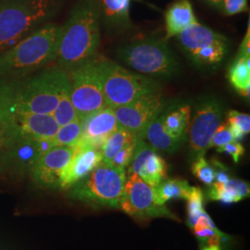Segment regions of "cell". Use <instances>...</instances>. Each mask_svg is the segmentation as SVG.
<instances>
[{
    "label": "cell",
    "instance_id": "obj_1",
    "mask_svg": "<svg viewBox=\"0 0 250 250\" xmlns=\"http://www.w3.org/2000/svg\"><path fill=\"white\" fill-rule=\"evenodd\" d=\"M70 86L69 73L58 68L24 77L0 78V114L51 115Z\"/></svg>",
    "mask_w": 250,
    "mask_h": 250
},
{
    "label": "cell",
    "instance_id": "obj_2",
    "mask_svg": "<svg viewBox=\"0 0 250 250\" xmlns=\"http://www.w3.org/2000/svg\"><path fill=\"white\" fill-rule=\"evenodd\" d=\"M101 10L94 0H81L60 29L57 60L66 72L89 62L100 42L99 20Z\"/></svg>",
    "mask_w": 250,
    "mask_h": 250
},
{
    "label": "cell",
    "instance_id": "obj_3",
    "mask_svg": "<svg viewBox=\"0 0 250 250\" xmlns=\"http://www.w3.org/2000/svg\"><path fill=\"white\" fill-rule=\"evenodd\" d=\"M61 27L46 23L0 53V78L34 74L57 60Z\"/></svg>",
    "mask_w": 250,
    "mask_h": 250
},
{
    "label": "cell",
    "instance_id": "obj_4",
    "mask_svg": "<svg viewBox=\"0 0 250 250\" xmlns=\"http://www.w3.org/2000/svg\"><path fill=\"white\" fill-rule=\"evenodd\" d=\"M62 0H0V53L56 15Z\"/></svg>",
    "mask_w": 250,
    "mask_h": 250
},
{
    "label": "cell",
    "instance_id": "obj_5",
    "mask_svg": "<svg viewBox=\"0 0 250 250\" xmlns=\"http://www.w3.org/2000/svg\"><path fill=\"white\" fill-rule=\"evenodd\" d=\"M125 182V169L101 161L86 177L72 187L71 196L91 206L117 208H120Z\"/></svg>",
    "mask_w": 250,
    "mask_h": 250
},
{
    "label": "cell",
    "instance_id": "obj_6",
    "mask_svg": "<svg viewBox=\"0 0 250 250\" xmlns=\"http://www.w3.org/2000/svg\"><path fill=\"white\" fill-rule=\"evenodd\" d=\"M99 67L107 107L125 106L157 90V84L153 81L129 72L106 59H99Z\"/></svg>",
    "mask_w": 250,
    "mask_h": 250
},
{
    "label": "cell",
    "instance_id": "obj_7",
    "mask_svg": "<svg viewBox=\"0 0 250 250\" xmlns=\"http://www.w3.org/2000/svg\"><path fill=\"white\" fill-rule=\"evenodd\" d=\"M99 58H93L70 72L71 100L81 121L107 107L99 74Z\"/></svg>",
    "mask_w": 250,
    "mask_h": 250
},
{
    "label": "cell",
    "instance_id": "obj_8",
    "mask_svg": "<svg viewBox=\"0 0 250 250\" xmlns=\"http://www.w3.org/2000/svg\"><path fill=\"white\" fill-rule=\"evenodd\" d=\"M119 57L137 72L149 75H170L178 62L169 47L158 41H138L120 50Z\"/></svg>",
    "mask_w": 250,
    "mask_h": 250
},
{
    "label": "cell",
    "instance_id": "obj_9",
    "mask_svg": "<svg viewBox=\"0 0 250 250\" xmlns=\"http://www.w3.org/2000/svg\"><path fill=\"white\" fill-rule=\"evenodd\" d=\"M120 208L125 213L137 220L168 218L179 221L166 206L158 203L155 188L135 173L129 174L126 179Z\"/></svg>",
    "mask_w": 250,
    "mask_h": 250
},
{
    "label": "cell",
    "instance_id": "obj_10",
    "mask_svg": "<svg viewBox=\"0 0 250 250\" xmlns=\"http://www.w3.org/2000/svg\"><path fill=\"white\" fill-rule=\"evenodd\" d=\"M4 130V143L18 140L52 139L60 129L52 115L31 113L0 114Z\"/></svg>",
    "mask_w": 250,
    "mask_h": 250
},
{
    "label": "cell",
    "instance_id": "obj_11",
    "mask_svg": "<svg viewBox=\"0 0 250 250\" xmlns=\"http://www.w3.org/2000/svg\"><path fill=\"white\" fill-rule=\"evenodd\" d=\"M222 117L223 108L217 100L208 99L198 105L188 128L189 146L194 160L204 156L209 148L211 137L221 125Z\"/></svg>",
    "mask_w": 250,
    "mask_h": 250
},
{
    "label": "cell",
    "instance_id": "obj_12",
    "mask_svg": "<svg viewBox=\"0 0 250 250\" xmlns=\"http://www.w3.org/2000/svg\"><path fill=\"white\" fill-rule=\"evenodd\" d=\"M162 108L161 96L155 93L145 95L133 102L112 108L118 125L141 139L147 125L158 117Z\"/></svg>",
    "mask_w": 250,
    "mask_h": 250
},
{
    "label": "cell",
    "instance_id": "obj_13",
    "mask_svg": "<svg viewBox=\"0 0 250 250\" xmlns=\"http://www.w3.org/2000/svg\"><path fill=\"white\" fill-rule=\"evenodd\" d=\"M128 173L137 174L146 184L156 188L167 179L168 165L149 144L144 139H137Z\"/></svg>",
    "mask_w": 250,
    "mask_h": 250
},
{
    "label": "cell",
    "instance_id": "obj_14",
    "mask_svg": "<svg viewBox=\"0 0 250 250\" xmlns=\"http://www.w3.org/2000/svg\"><path fill=\"white\" fill-rule=\"evenodd\" d=\"M73 146H54L43 154L32 169L36 183L44 188H59L66 166L72 159Z\"/></svg>",
    "mask_w": 250,
    "mask_h": 250
},
{
    "label": "cell",
    "instance_id": "obj_15",
    "mask_svg": "<svg viewBox=\"0 0 250 250\" xmlns=\"http://www.w3.org/2000/svg\"><path fill=\"white\" fill-rule=\"evenodd\" d=\"M118 125L111 107L97 110L82 120V134L77 144L101 149L110 134L115 132Z\"/></svg>",
    "mask_w": 250,
    "mask_h": 250
},
{
    "label": "cell",
    "instance_id": "obj_16",
    "mask_svg": "<svg viewBox=\"0 0 250 250\" xmlns=\"http://www.w3.org/2000/svg\"><path fill=\"white\" fill-rule=\"evenodd\" d=\"M103 161L101 149L76 144L73 146L72 159L63 171L60 188L68 189L86 177Z\"/></svg>",
    "mask_w": 250,
    "mask_h": 250
},
{
    "label": "cell",
    "instance_id": "obj_17",
    "mask_svg": "<svg viewBox=\"0 0 250 250\" xmlns=\"http://www.w3.org/2000/svg\"><path fill=\"white\" fill-rule=\"evenodd\" d=\"M179 42L191 55L198 51L207 45L213 44L218 41H224V36L212 31L211 29L204 26L198 22L193 23L178 36Z\"/></svg>",
    "mask_w": 250,
    "mask_h": 250
},
{
    "label": "cell",
    "instance_id": "obj_18",
    "mask_svg": "<svg viewBox=\"0 0 250 250\" xmlns=\"http://www.w3.org/2000/svg\"><path fill=\"white\" fill-rule=\"evenodd\" d=\"M197 22L189 0H178L165 13L167 37L177 36L186 28Z\"/></svg>",
    "mask_w": 250,
    "mask_h": 250
},
{
    "label": "cell",
    "instance_id": "obj_19",
    "mask_svg": "<svg viewBox=\"0 0 250 250\" xmlns=\"http://www.w3.org/2000/svg\"><path fill=\"white\" fill-rule=\"evenodd\" d=\"M146 140L156 151L173 153L181 145V141L174 139L166 131L162 116L156 117L144 132L142 138Z\"/></svg>",
    "mask_w": 250,
    "mask_h": 250
},
{
    "label": "cell",
    "instance_id": "obj_20",
    "mask_svg": "<svg viewBox=\"0 0 250 250\" xmlns=\"http://www.w3.org/2000/svg\"><path fill=\"white\" fill-rule=\"evenodd\" d=\"M191 119V108L189 106L178 107L166 115H162L163 125L166 131L174 139L182 141L188 134Z\"/></svg>",
    "mask_w": 250,
    "mask_h": 250
},
{
    "label": "cell",
    "instance_id": "obj_21",
    "mask_svg": "<svg viewBox=\"0 0 250 250\" xmlns=\"http://www.w3.org/2000/svg\"><path fill=\"white\" fill-rule=\"evenodd\" d=\"M191 188L188 181L183 179H165L155 188L159 204L165 205L171 199H188Z\"/></svg>",
    "mask_w": 250,
    "mask_h": 250
},
{
    "label": "cell",
    "instance_id": "obj_22",
    "mask_svg": "<svg viewBox=\"0 0 250 250\" xmlns=\"http://www.w3.org/2000/svg\"><path fill=\"white\" fill-rule=\"evenodd\" d=\"M136 140L137 138L130 131L121 125H118L115 132L110 134L101 147L103 155L102 161L109 164L118 152L121 151L125 146L136 142Z\"/></svg>",
    "mask_w": 250,
    "mask_h": 250
},
{
    "label": "cell",
    "instance_id": "obj_23",
    "mask_svg": "<svg viewBox=\"0 0 250 250\" xmlns=\"http://www.w3.org/2000/svg\"><path fill=\"white\" fill-rule=\"evenodd\" d=\"M250 58L237 57L229 69V80L243 97H250Z\"/></svg>",
    "mask_w": 250,
    "mask_h": 250
},
{
    "label": "cell",
    "instance_id": "obj_24",
    "mask_svg": "<svg viewBox=\"0 0 250 250\" xmlns=\"http://www.w3.org/2000/svg\"><path fill=\"white\" fill-rule=\"evenodd\" d=\"M131 0H102V11L107 21L113 25H126L129 22Z\"/></svg>",
    "mask_w": 250,
    "mask_h": 250
},
{
    "label": "cell",
    "instance_id": "obj_25",
    "mask_svg": "<svg viewBox=\"0 0 250 250\" xmlns=\"http://www.w3.org/2000/svg\"><path fill=\"white\" fill-rule=\"evenodd\" d=\"M81 134L82 121L77 119L61 126L51 141L54 146H74L80 140Z\"/></svg>",
    "mask_w": 250,
    "mask_h": 250
},
{
    "label": "cell",
    "instance_id": "obj_26",
    "mask_svg": "<svg viewBox=\"0 0 250 250\" xmlns=\"http://www.w3.org/2000/svg\"><path fill=\"white\" fill-rule=\"evenodd\" d=\"M51 115L60 127L79 119L71 100V86L63 93Z\"/></svg>",
    "mask_w": 250,
    "mask_h": 250
},
{
    "label": "cell",
    "instance_id": "obj_27",
    "mask_svg": "<svg viewBox=\"0 0 250 250\" xmlns=\"http://www.w3.org/2000/svg\"><path fill=\"white\" fill-rule=\"evenodd\" d=\"M227 125L230 126L232 136L235 141L244 138L250 132V116L237 110H230L227 115Z\"/></svg>",
    "mask_w": 250,
    "mask_h": 250
},
{
    "label": "cell",
    "instance_id": "obj_28",
    "mask_svg": "<svg viewBox=\"0 0 250 250\" xmlns=\"http://www.w3.org/2000/svg\"><path fill=\"white\" fill-rule=\"evenodd\" d=\"M188 224L192 228L197 219L205 211L203 208V192L199 188L192 187L188 199Z\"/></svg>",
    "mask_w": 250,
    "mask_h": 250
},
{
    "label": "cell",
    "instance_id": "obj_29",
    "mask_svg": "<svg viewBox=\"0 0 250 250\" xmlns=\"http://www.w3.org/2000/svg\"><path fill=\"white\" fill-rule=\"evenodd\" d=\"M225 54L224 41H218L199 49L192 56L198 62L203 63H218L224 59Z\"/></svg>",
    "mask_w": 250,
    "mask_h": 250
},
{
    "label": "cell",
    "instance_id": "obj_30",
    "mask_svg": "<svg viewBox=\"0 0 250 250\" xmlns=\"http://www.w3.org/2000/svg\"><path fill=\"white\" fill-rule=\"evenodd\" d=\"M191 170L193 174L199 179L206 186H211L215 182L216 171L214 167L209 165L204 156L198 157L192 163Z\"/></svg>",
    "mask_w": 250,
    "mask_h": 250
},
{
    "label": "cell",
    "instance_id": "obj_31",
    "mask_svg": "<svg viewBox=\"0 0 250 250\" xmlns=\"http://www.w3.org/2000/svg\"><path fill=\"white\" fill-rule=\"evenodd\" d=\"M234 138L232 136L230 126L227 124H221L219 127L216 129L214 134L211 137L210 144H209V148L210 147H222L227 144L234 142Z\"/></svg>",
    "mask_w": 250,
    "mask_h": 250
},
{
    "label": "cell",
    "instance_id": "obj_32",
    "mask_svg": "<svg viewBox=\"0 0 250 250\" xmlns=\"http://www.w3.org/2000/svg\"><path fill=\"white\" fill-rule=\"evenodd\" d=\"M230 193L240 201L246 197H250V185L240 179H229L224 184Z\"/></svg>",
    "mask_w": 250,
    "mask_h": 250
},
{
    "label": "cell",
    "instance_id": "obj_33",
    "mask_svg": "<svg viewBox=\"0 0 250 250\" xmlns=\"http://www.w3.org/2000/svg\"><path fill=\"white\" fill-rule=\"evenodd\" d=\"M135 145H136V142L125 146V148H123L121 151L118 152L116 156L112 159V161H110L109 164L115 166L117 168H121V169H125V167L129 166L132 162L133 157H134Z\"/></svg>",
    "mask_w": 250,
    "mask_h": 250
},
{
    "label": "cell",
    "instance_id": "obj_34",
    "mask_svg": "<svg viewBox=\"0 0 250 250\" xmlns=\"http://www.w3.org/2000/svg\"><path fill=\"white\" fill-rule=\"evenodd\" d=\"M220 7L225 15L232 16L248 9V0H223Z\"/></svg>",
    "mask_w": 250,
    "mask_h": 250
},
{
    "label": "cell",
    "instance_id": "obj_35",
    "mask_svg": "<svg viewBox=\"0 0 250 250\" xmlns=\"http://www.w3.org/2000/svg\"><path fill=\"white\" fill-rule=\"evenodd\" d=\"M217 151L220 152V153L224 152V153L228 154L229 156H231L232 161H234L235 163H238L242 156L245 154V148L242 146L241 143H239L238 141H234V142L227 144L222 147L217 148Z\"/></svg>",
    "mask_w": 250,
    "mask_h": 250
},
{
    "label": "cell",
    "instance_id": "obj_36",
    "mask_svg": "<svg viewBox=\"0 0 250 250\" xmlns=\"http://www.w3.org/2000/svg\"><path fill=\"white\" fill-rule=\"evenodd\" d=\"M250 27L248 29V33L245 36L243 42H242L241 46H240V52H239V56L238 57H242V58H250Z\"/></svg>",
    "mask_w": 250,
    "mask_h": 250
},
{
    "label": "cell",
    "instance_id": "obj_37",
    "mask_svg": "<svg viewBox=\"0 0 250 250\" xmlns=\"http://www.w3.org/2000/svg\"><path fill=\"white\" fill-rule=\"evenodd\" d=\"M4 138H5V134H4V130H3V127L2 125L0 123V146L4 144Z\"/></svg>",
    "mask_w": 250,
    "mask_h": 250
},
{
    "label": "cell",
    "instance_id": "obj_38",
    "mask_svg": "<svg viewBox=\"0 0 250 250\" xmlns=\"http://www.w3.org/2000/svg\"><path fill=\"white\" fill-rule=\"evenodd\" d=\"M208 3H210V4H212V5H214V6H218V7H220V5H221V3H222V1L223 0H207Z\"/></svg>",
    "mask_w": 250,
    "mask_h": 250
},
{
    "label": "cell",
    "instance_id": "obj_39",
    "mask_svg": "<svg viewBox=\"0 0 250 250\" xmlns=\"http://www.w3.org/2000/svg\"><path fill=\"white\" fill-rule=\"evenodd\" d=\"M201 250H223L221 247H204Z\"/></svg>",
    "mask_w": 250,
    "mask_h": 250
}]
</instances>
